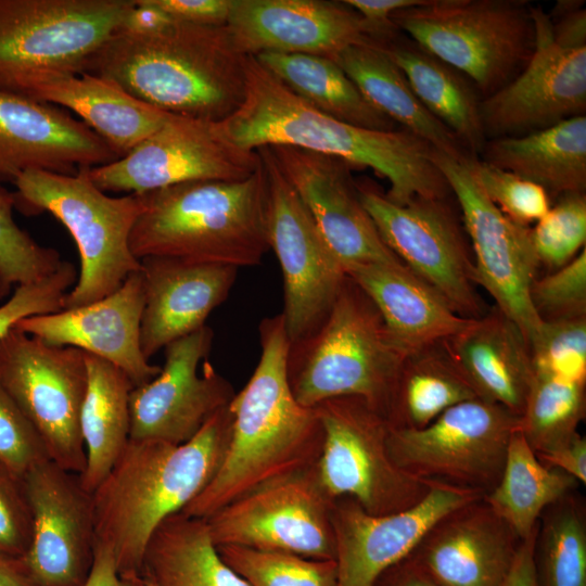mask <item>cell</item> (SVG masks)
<instances>
[{
  "mask_svg": "<svg viewBox=\"0 0 586 586\" xmlns=\"http://www.w3.org/2000/svg\"><path fill=\"white\" fill-rule=\"evenodd\" d=\"M217 127L244 150L291 145L341 158L353 168L369 167L388 181L385 195L398 205L451 194L428 142L405 129L361 128L329 116L297 97L253 55L246 61L243 102Z\"/></svg>",
  "mask_w": 586,
  "mask_h": 586,
  "instance_id": "obj_1",
  "label": "cell"
},
{
  "mask_svg": "<svg viewBox=\"0 0 586 586\" xmlns=\"http://www.w3.org/2000/svg\"><path fill=\"white\" fill-rule=\"evenodd\" d=\"M258 364L228 408L231 437L224 460L205 488L182 510L207 518L275 477L315 466L323 433L315 408L301 405L289 382L291 342L281 314L259 326Z\"/></svg>",
  "mask_w": 586,
  "mask_h": 586,
  "instance_id": "obj_2",
  "label": "cell"
},
{
  "mask_svg": "<svg viewBox=\"0 0 586 586\" xmlns=\"http://www.w3.org/2000/svg\"><path fill=\"white\" fill-rule=\"evenodd\" d=\"M247 56L227 26L174 21L150 34L117 31L85 73L169 114L218 123L243 102Z\"/></svg>",
  "mask_w": 586,
  "mask_h": 586,
  "instance_id": "obj_3",
  "label": "cell"
},
{
  "mask_svg": "<svg viewBox=\"0 0 586 586\" xmlns=\"http://www.w3.org/2000/svg\"><path fill=\"white\" fill-rule=\"evenodd\" d=\"M228 406L183 444L130 438L92 492L95 540L112 549L119 574L142 575L156 527L182 511L216 474L231 437Z\"/></svg>",
  "mask_w": 586,
  "mask_h": 586,
  "instance_id": "obj_4",
  "label": "cell"
},
{
  "mask_svg": "<svg viewBox=\"0 0 586 586\" xmlns=\"http://www.w3.org/2000/svg\"><path fill=\"white\" fill-rule=\"evenodd\" d=\"M129 245L146 256L256 266L270 249L263 163L241 181H190L141 194Z\"/></svg>",
  "mask_w": 586,
  "mask_h": 586,
  "instance_id": "obj_5",
  "label": "cell"
},
{
  "mask_svg": "<svg viewBox=\"0 0 586 586\" xmlns=\"http://www.w3.org/2000/svg\"><path fill=\"white\" fill-rule=\"evenodd\" d=\"M289 382L295 399L314 408L340 396L362 398L388 422L406 355L391 339L367 294L347 276L321 328L291 345Z\"/></svg>",
  "mask_w": 586,
  "mask_h": 586,
  "instance_id": "obj_6",
  "label": "cell"
},
{
  "mask_svg": "<svg viewBox=\"0 0 586 586\" xmlns=\"http://www.w3.org/2000/svg\"><path fill=\"white\" fill-rule=\"evenodd\" d=\"M28 170L14 183L15 208L25 215L54 216L71 233L79 253L80 272L63 301V309L81 307L115 292L140 260L129 245L143 208L141 194L110 196L89 178Z\"/></svg>",
  "mask_w": 586,
  "mask_h": 586,
  "instance_id": "obj_7",
  "label": "cell"
},
{
  "mask_svg": "<svg viewBox=\"0 0 586 586\" xmlns=\"http://www.w3.org/2000/svg\"><path fill=\"white\" fill-rule=\"evenodd\" d=\"M527 0H423L396 11L395 27L462 74L481 100L509 84L535 49Z\"/></svg>",
  "mask_w": 586,
  "mask_h": 586,
  "instance_id": "obj_8",
  "label": "cell"
},
{
  "mask_svg": "<svg viewBox=\"0 0 586 586\" xmlns=\"http://www.w3.org/2000/svg\"><path fill=\"white\" fill-rule=\"evenodd\" d=\"M135 0H0V91L27 98L41 81L85 73Z\"/></svg>",
  "mask_w": 586,
  "mask_h": 586,
  "instance_id": "obj_9",
  "label": "cell"
},
{
  "mask_svg": "<svg viewBox=\"0 0 586 586\" xmlns=\"http://www.w3.org/2000/svg\"><path fill=\"white\" fill-rule=\"evenodd\" d=\"M323 443L317 470L332 498H354L365 511L384 515L420 502L436 483L407 473L391 459L390 422L362 398L340 396L314 407Z\"/></svg>",
  "mask_w": 586,
  "mask_h": 586,
  "instance_id": "obj_10",
  "label": "cell"
},
{
  "mask_svg": "<svg viewBox=\"0 0 586 586\" xmlns=\"http://www.w3.org/2000/svg\"><path fill=\"white\" fill-rule=\"evenodd\" d=\"M520 417L501 405L474 398L455 405L421 429L390 428L394 463L431 483L486 496L497 485Z\"/></svg>",
  "mask_w": 586,
  "mask_h": 586,
  "instance_id": "obj_11",
  "label": "cell"
},
{
  "mask_svg": "<svg viewBox=\"0 0 586 586\" xmlns=\"http://www.w3.org/2000/svg\"><path fill=\"white\" fill-rule=\"evenodd\" d=\"M0 384L40 434L50 459L80 474L79 416L87 388L84 352L53 346L15 326L0 337Z\"/></svg>",
  "mask_w": 586,
  "mask_h": 586,
  "instance_id": "obj_12",
  "label": "cell"
},
{
  "mask_svg": "<svg viewBox=\"0 0 586 586\" xmlns=\"http://www.w3.org/2000/svg\"><path fill=\"white\" fill-rule=\"evenodd\" d=\"M316 464L264 482L205 518L216 547L334 560L335 498L323 487Z\"/></svg>",
  "mask_w": 586,
  "mask_h": 586,
  "instance_id": "obj_13",
  "label": "cell"
},
{
  "mask_svg": "<svg viewBox=\"0 0 586 586\" xmlns=\"http://www.w3.org/2000/svg\"><path fill=\"white\" fill-rule=\"evenodd\" d=\"M257 151L266 177L269 246L283 278L281 316L291 345H295L321 328L347 275L269 150Z\"/></svg>",
  "mask_w": 586,
  "mask_h": 586,
  "instance_id": "obj_14",
  "label": "cell"
},
{
  "mask_svg": "<svg viewBox=\"0 0 586 586\" xmlns=\"http://www.w3.org/2000/svg\"><path fill=\"white\" fill-rule=\"evenodd\" d=\"M358 191L381 239L411 272L459 316L486 314L467 233L447 199L416 198L398 205L371 184H358Z\"/></svg>",
  "mask_w": 586,
  "mask_h": 586,
  "instance_id": "obj_15",
  "label": "cell"
},
{
  "mask_svg": "<svg viewBox=\"0 0 586 586\" xmlns=\"http://www.w3.org/2000/svg\"><path fill=\"white\" fill-rule=\"evenodd\" d=\"M470 158L456 160L435 149L432 152L461 211L477 285L488 292L531 346L543 324L530 298L531 285L542 268L531 228L512 221L489 201L472 174Z\"/></svg>",
  "mask_w": 586,
  "mask_h": 586,
  "instance_id": "obj_16",
  "label": "cell"
},
{
  "mask_svg": "<svg viewBox=\"0 0 586 586\" xmlns=\"http://www.w3.org/2000/svg\"><path fill=\"white\" fill-rule=\"evenodd\" d=\"M260 164L258 151L229 141L217 123L173 114L126 155L87 173L103 192L143 194L190 181H241Z\"/></svg>",
  "mask_w": 586,
  "mask_h": 586,
  "instance_id": "obj_17",
  "label": "cell"
},
{
  "mask_svg": "<svg viewBox=\"0 0 586 586\" xmlns=\"http://www.w3.org/2000/svg\"><path fill=\"white\" fill-rule=\"evenodd\" d=\"M213 336L204 326L164 347L160 373L130 392V438L183 444L230 404L232 385L206 360Z\"/></svg>",
  "mask_w": 586,
  "mask_h": 586,
  "instance_id": "obj_18",
  "label": "cell"
},
{
  "mask_svg": "<svg viewBox=\"0 0 586 586\" xmlns=\"http://www.w3.org/2000/svg\"><path fill=\"white\" fill-rule=\"evenodd\" d=\"M535 49L505 87L481 100L486 140L521 137L585 115L586 48L558 46L548 14L533 4Z\"/></svg>",
  "mask_w": 586,
  "mask_h": 586,
  "instance_id": "obj_19",
  "label": "cell"
},
{
  "mask_svg": "<svg viewBox=\"0 0 586 586\" xmlns=\"http://www.w3.org/2000/svg\"><path fill=\"white\" fill-rule=\"evenodd\" d=\"M33 536L23 564L37 586H82L92 568L95 522L92 493L78 473L47 460L24 475Z\"/></svg>",
  "mask_w": 586,
  "mask_h": 586,
  "instance_id": "obj_20",
  "label": "cell"
},
{
  "mask_svg": "<svg viewBox=\"0 0 586 586\" xmlns=\"http://www.w3.org/2000/svg\"><path fill=\"white\" fill-rule=\"evenodd\" d=\"M482 494L434 484L415 506L374 515L352 497L333 500L331 522L335 540L336 586H373L390 566L407 558L444 515Z\"/></svg>",
  "mask_w": 586,
  "mask_h": 586,
  "instance_id": "obj_21",
  "label": "cell"
},
{
  "mask_svg": "<svg viewBox=\"0 0 586 586\" xmlns=\"http://www.w3.org/2000/svg\"><path fill=\"white\" fill-rule=\"evenodd\" d=\"M266 148L345 272L365 264L404 265L383 242L365 209L352 176L353 166L341 158L296 146Z\"/></svg>",
  "mask_w": 586,
  "mask_h": 586,
  "instance_id": "obj_22",
  "label": "cell"
},
{
  "mask_svg": "<svg viewBox=\"0 0 586 586\" xmlns=\"http://www.w3.org/2000/svg\"><path fill=\"white\" fill-rule=\"evenodd\" d=\"M246 55L304 53L334 60L345 48L374 44L379 33L343 1L232 0L226 25Z\"/></svg>",
  "mask_w": 586,
  "mask_h": 586,
  "instance_id": "obj_23",
  "label": "cell"
},
{
  "mask_svg": "<svg viewBox=\"0 0 586 586\" xmlns=\"http://www.w3.org/2000/svg\"><path fill=\"white\" fill-rule=\"evenodd\" d=\"M120 156L58 105L0 91V183L28 170L76 175Z\"/></svg>",
  "mask_w": 586,
  "mask_h": 586,
  "instance_id": "obj_24",
  "label": "cell"
},
{
  "mask_svg": "<svg viewBox=\"0 0 586 586\" xmlns=\"http://www.w3.org/2000/svg\"><path fill=\"white\" fill-rule=\"evenodd\" d=\"M143 307V278L138 270L102 300L54 314L26 317L15 327L49 345L76 347L113 364L135 387L153 380L161 371L141 351Z\"/></svg>",
  "mask_w": 586,
  "mask_h": 586,
  "instance_id": "obj_25",
  "label": "cell"
},
{
  "mask_svg": "<svg viewBox=\"0 0 586 586\" xmlns=\"http://www.w3.org/2000/svg\"><path fill=\"white\" fill-rule=\"evenodd\" d=\"M520 543L482 497L440 519L408 557L442 586H500Z\"/></svg>",
  "mask_w": 586,
  "mask_h": 586,
  "instance_id": "obj_26",
  "label": "cell"
},
{
  "mask_svg": "<svg viewBox=\"0 0 586 586\" xmlns=\"http://www.w3.org/2000/svg\"><path fill=\"white\" fill-rule=\"evenodd\" d=\"M140 265L144 286L140 345L148 360L204 327L208 315L227 298L239 269L162 256L143 257Z\"/></svg>",
  "mask_w": 586,
  "mask_h": 586,
  "instance_id": "obj_27",
  "label": "cell"
},
{
  "mask_svg": "<svg viewBox=\"0 0 586 586\" xmlns=\"http://www.w3.org/2000/svg\"><path fill=\"white\" fill-rule=\"evenodd\" d=\"M346 275L379 310L395 345L407 356L447 341L472 324L404 265L365 264Z\"/></svg>",
  "mask_w": 586,
  "mask_h": 586,
  "instance_id": "obj_28",
  "label": "cell"
},
{
  "mask_svg": "<svg viewBox=\"0 0 586 586\" xmlns=\"http://www.w3.org/2000/svg\"><path fill=\"white\" fill-rule=\"evenodd\" d=\"M445 343L481 399L522 415L534 367L530 346L511 319L495 306Z\"/></svg>",
  "mask_w": 586,
  "mask_h": 586,
  "instance_id": "obj_29",
  "label": "cell"
},
{
  "mask_svg": "<svg viewBox=\"0 0 586 586\" xmlns=\"http://www.w3.org/2000/svg\"><path fill=\"white\" fill-rule=\"evenodd\" d=\"M27 98L73 111L120 157L173 115L135 98L113 80L89 73L48 78Z\"/></svg>",
  "mask_w": 586,
  "mask_h": 586,
  "instance_id": "obj_30",
  "label": "cell"
},
{
  "mask_svg": "<svg viewBox=\"0 0 586 586\" xmlns=\"http://www.w3.org/2000/svg\"><path fill=\"white\" fill-rule=\"evenodd\" d=\"M375 46L400 68L423 106L459 139L470 155L481 154L486 138L481 98L473 85L398 29L380 38Z\"/></svg>",
  "mask_w": 586,
  "mask_h": 586,
  "instance_id": "obj_31",
  "label": "cell"
},
{
  "mask_svg": "<svg viewBox=\"0 0 586 586\" xmlns=\"http://www.w3.org/2000/svg\"><path fill=\"white\" fill-rule=\"evenodd\" d=\"M482 160L540 186L550 198L586 190V116L521 137L486 140Z\"/></svg>",
  "mask_w": 586,
  "mask_h": 586,
  "instance_id": "obj_32",
  "label": "cell"
},
{
  "mask_svg": "<svg viewBox=\"0 0 586 586\" xmlns=\"http://www.w3.org/2000/svg\"><path fill=\"white\" fill-rule=\"evenodd\" d=\"M334 61L353 80L367 101L421 138L436 151L453 158L473 157L459 139L420 102L400 68L375 44H354Z\"/></svg>",
  "mask_w": 586,
  "mask_h": 586,
  "instance_id": "obj_33",
  "label": "cell"
},
{
  "mask_svg": "<svg viewBox=\"0 0 586 586\" xmlns=\"http://www.w3.org/2000/svg\"><path fill=\"white\" fill-rule=\"evenodd\" d=\"M87 388L79 426L86 466L79 474L92 493L110 472L130 440L129 398L133 384L113 364L85 353Z\"/></svg>",
  "mask_w": 586,
  "mask_h": 586,
  "instance_id": "obj_34",
  "label": "cell"
},
{
  "mask_svg": "<svg viewBox=\"0 0 586 586\" xmlns=\"http://www.w3.org/2000/svg\"><path fill=\"white\" fill-rule=\"evenodd\" d=\"M141 574L155 586H251L221 558L205 519L182 511L152 534Z\"/></svg>",
  "mask_w": 586,
  "mask_h": 586,
  "instance_id": "obj_35",
  "label": "cell"
},
{
  "mask_svg": "<svg viewBox=\"0 0 586 586\" xmlns=\"http://www.w3.org/2000/svg\"><path fill=\"white\" fill-rule=\"evenodd\" d=\"M255 59L292 92L320 112L361 128L396 130V124L367 101L334 60L278 52L260 53Z\"/></svg>",
  "mask_w": 586,
  "mask_h": 586,
  "instance_id": "obj_36",
  "label": "cell"
},
{
  "mask_svg": "<svg viewBox=\"0 0 586 586\" xmlns=\"http://www.w3.org/2000/svg\"><path fill=\"white\" fill-rule=\"evenodd\" d=\"M578 485L575 477L539 461L518 430L509 442L501 476L484 499L522 540L547 507Z\"/></svg>",
  "mask_w": 586,
  "mask_h": 586,
  "instance_id": "obj_37",
  "label": "cell"
},
{
  "mask_svg": "<svg viewBox=\"0 0 586 586\" xmlns=\"http://www.w3.org/2000/svg\"><path fill=\"white\" fill-rule=\"evenodd\" d=\"M480 398L445 341L407 355L398 377L390 424L421 429L460 403Z\"/></svg>",
  "mask_w": 586,
  "mask_h": 586,
  "instance_id": "obj_38",
  "label": "cell"
},
{
  "mask_svg": "<svg viewBox=\"0 0 586 586\" xmlns=\"http://www.w3.org/2000/svg\"><path fill=\"white\" fill-rule=\"evenodd\" d=\"M575 491L547 507L534 548L536 586H586V521Z\"/></svg>",
  "mask_w": 586,
  "mask_h": 586,
  "instance_id": "obj_39",
  "label": "cell"
},
{
  "mask_svg": "<svg viewBox=\"0 0 586 586\" xmlns=\"http://www.w3.org/2000/svg\"><path fill=\"white\" fill-rule=\"evenodd\" d=\"M586 412L585 383L534 373L519 431L536 455L571 440Z\"/></svg>",
  "mask_w": 586,
  "mask_h": 586,
  "instance_id": "obj_40",
  "label": "cell"
},
{
  "mask_svg": "<svg viewBox=\"0 0 586 586\" xmlns=\"http://www.w3.org/2000/svg\"><path fill=\"white\" fill-rule=\"evenodd\" d=\"M217 549L225 562L251 586H336L334 560L232 545Z\"/></svg>",
  "mask_w": 586,
  "mask_h": 586,
  "instance_id": "obj_41",
  "label": "cell"
},
{
  "mask_svg": "<svg viewBox=\"0 0 586 586\" xmlns=\"http://www.w3.org/2000/svg\"><path fill=\"white\" fill-rule=\"evenodd\" d=\"M14 191L0 184V300L18 285L37 282L62 264L60 253L40 245L13 218Z\"/></svg>",
  "mask_w": 586,
  "mask_h": 586,
  "instance_id": "obj_42",
  "label": "cell"
},
{
  "mask_svg": "<svg viewBox=\"0 0 586 586\" xmlns=\"http://www.w3.org/2000/svg\"><path fill=\"white\" fill-rule=\"evenodd\" d=\"M540 267L553 271L570 263L585 247L586 195L568 193L530 230Z\"/></svg>",
  "mask_w": 586,
  "mask_h": 586,
  "instance_id": "obj_43",
  "label": "cell"
},
{
  "mask_svg": "<svg viewBox=\"0 0 586 586\" xmlns=\"http://www.w3.org/2000/svg\"><path fill=\"white\" fill-rule=\"evenodd\" d=\"M530 349L534 373L586 383V318L543 322Z\"/></svg>",
  "mask_w": 586,
  "mask_h": 586,
  "instance_id": "obj_44",
  "label": "cell"
},
{
  "mask_svg": "<svg viewBox=\"0 0 586 586\" xmlns=\"http://www.w3.org/2000/svg\"><path fill=\"white\" fill-rule=\"evenodd\" d=\"M472 174L489 201L512 221L530 227L550 208V199L538 184L471 157Z\"/></svg>",
  "mask_w": 586,
  "mask_h": 586,
  "instance_id": "obj_45",
  "label": "cell"
},
{
  "mask_svg": "<svg viewBox=\"0 0 586 586\" xmlns=\"http://www.w3.org/2000/svg\"><path fill=\"white\" fill-rule=\"evenodd\" d=\"M530 298L543 322L586 318L585 247L566 265L537 277Z\"/></svg>",
  "mask_w": 586,
  "mask_h": 586,
  "instance_id": "obj_46",
  "label": "cell"
},
{
  "mask_svg": "<svg viewBox=\"0 0 586 586\" xmlns=\"http://www.w3.org/2000/svg\"><path fill=\"white\" fill-rule=\"evenodd\" d=\"M77 278L75 266L63 260L50 276L16 286L10 300L0 306V337L26 317L63 310L64 297Z\"/></svg>",
  "mask_w": 586,
  "mask_h": 586,
  "instance_id": "obj_47",
  "label": "cell"
},
{
  "mask_svg": "<svg viewBox=\"0 0 586 586\" xmlns=\"http://www.w3.org/2000/svg\"><path fill=\"white\" fill-rule=\"evenodd\" d=\"M47 460L40 434L0 384V461L24 476Z\"/></svg>",
  "mask_w": 586,
  "mask_h": 586,
  "instance_id": "obj_48",
  "label": "cell"
},
{
  "mask_svg": "<svg viewBox=\"0 0 586 586\" xmlns=\"http://www.w3.org/2000/svg\"><path fill=\"white\" fill-rule=\"evenodd\" d=\"M31 536L33 511L24 476L0 461V556L22 559Z\"/></svg>",
  "mask_w": 586,
  "mask_h": 586,
  "instance_id": "obj_49",
  "label": "cell"
},
{
  "mask_svg": "<svg viewBox=\"0 0 586 586\" xmlns=\"http://www.w3.org/2000/svg\"><path fill=\"white\" fill-rule=\"evenodd\" d=\"M555 42L569 49L586 48V9L582 0H558L547 13Z\"/></svg>",
  "mask_w": 586,
  "mask_h": 586,
  "instance_id": "obj_50",
  "label": "cell"
},
{
  "mask_svg": "<svg viewBox=\"0 0 586 586\" xmlns=\"http://www.w3.org/2000/svg\"><path fill=\"white\" fill-rule=\"evenodd\" d=\"M175 21L204 25L226 26L232 0H152Z\"/></svg>",
  "mask_w": 586,
  "mask_h": 586,
  "instance_id": "obj_51",
  "label": "cell"
},
{
  "mask_svg": "<svg viewBox=\"0 0 586 586\" xmlns=\"http://www.w3.org/2000/svg\"><path fill=\"white\" fill-rule=\"evenodd\" d=\"M82 586H146V582L142 575L119 574L112 549L95 540L92 568Z\"/></svg>",
  "mask_w": 586,
  "mask_h": 586,
  "instance_id": "obj_52",
  "label": "cell"
},
{
  "mask_svg": "<svg viewBox=\"0 0 586 586\" xmlns=\"http://www.w3.org/2000/svg\"><path fill=\"white\" fill-rule=\"evenodd\" d=\"M545 466L553 467L575 477L579 484L586 483V438L576 433L559 447L536 455Z\"/></svg>",
  "mask_w": 586,
  "mask_h": 586,
  "instance_id": "obj_53",
  "label": "cell"
},
{
  "mask_svg": "<svg viewBox=\"0 0 586 586\" xmlns=\"http://www.w3.org/2000/svg\"><path fill=\"white\" fill-rule=\"evenodd\" d=\"M345 4L357 12L370 26L379 33V38L390 35L397 28L391 22L396 11L415 7L423 0H344Z\"/></svg>",
  "mask_w": 586,
  "mask_h": 586,
  "instance_id": "obj_54",
  "label": "cell"
},
{
  "mask_svg": "<svg viewBox=\"0 0 586 586\" xmlns=\"http://www.w3.org/2000/svg\"><path fill=\"white\" fill-rule=\"evenodd\" d=\"M174 21L152 0H135L132 9L118 31L133 35L150 34L168 26Z\"/></svg>",
  "mask_w": 586,
  "mask_h": 586,
  "instance_id": "obj_55",
  "label": "cell"
},
{
  "mask_svg": "<svg viewBox=\"0 0 586 586\" xmlns=\"http://www.w3.org/2000/svg\"><path fill=\"white\" fill-rule=\"evenodd\" d=\"M538 523L530 535L522 539L512 566L500 586H536L534 548Z\"/></svg>",
  "mask_w": 586,
  "mask_h": 586,
  "instance_id": "obj_56",
  "label": "cell"
},
{
  "mask_svg": "<svg viewBox=\"0 0 586 586\" xmlns=\"http://www.w3.org/2000/svg\"><path fill=\"white\" fill-rule=\"evenodd\" d=\"M373 586H442L423 572L409 557L385 570Z\"/></svg>",
  "mask_w": 586,
  "mask_h": 586,
  "instance_id": "obj_57",
  "label": "cell"
},
{
  "mask_svg": "<svg viewBox=\"0 0 586 586\" xmlns=\"http://www.w3.org/2000/svg\"><path fill=\"white\" fill-rule=\"evenodd\" d=\"M0 586H37L27 573L22 559L0 556Z\"/></svg>",
  "mask_w": 586,
  "mask_h": 586,
  "instance_id": "obj_58",
  "label": "cell"
},
{
  "mask_svg": "<svg viewBox=\"0 0 586 586\" xmlns=\"http://www.w3.org/2000/svg\"><path fill=\"white\" fill-rule=\"evenodd\" d=\"M145 582H146V586H155L151 581H149L146 578H145Z\"/></svg>",
  "mask_w": 586,
  "mask_h": 586,
  "instance_id": "obj_59",
  "label": "cell"
}]
</instances>
